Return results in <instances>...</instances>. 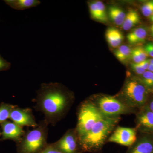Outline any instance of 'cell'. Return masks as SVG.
Listing matches in <instances>:
<instances>
[{
  "label": "cell",
  "instance_id": "f1b7e54d",
  "mask_svg": "<svg viewBox=\"0 0 153 153\" xmlns=\"http://www.w3.org/2000/svg\"><path fill=\"white\" fill-rule=\"evenodd\" d=\"M131 57L134 61V63H140V59L139 57L137 55L136 52L134 50V49H131Z\"/></svg>",
  "mask_w": 153,
  "mask_h": 153
},
{
  "label": "cell",
  "instance_id": "30bf717a",
  "mask_svg": "<svg viewBox=\"0 0 153 153\" xmlns=\"http://www.w3.org/2000/svg\"><path fill=\"white\" fill-rule=\"evenodd\" d=\"M3 140H11L19 142L24 135L25 131L23 127L13 122L6 121L1 124Z\"/></svg>",
  "mask_w": 153,
  "mask_h": 153
},
{
  "label": "cell",
  "instance_id": "ac0fdd59",
  "mask_svg": "<svg viewBox=\"0 0 153 153\" xmlns=\"http://www.w3.org/2000/svg\"><path fill=\"white\" fill-rule=\"evenodd\" d=\"M131 49L126 45H122L115 51L114 55L121 62L127 61L131 55Z\"/></svg>",
  "mask_w": 153,
  "mask_h": 153
},
{
  "label": "cell",
  "instance_id": "836d02e7",
  "mask_svg": "<svg viewBox=\"0 0 153 153\" xmlns=\"http://www.w3.org/2000/svg\"><path fill=\"white\" fill-rule=\"evenodd\" d=\"M150 19L152 22H153V13L152 14V16L149 17Z\"/></svg>",
  "mask_w": 153,
  "mask_h": 153
},
{
  "label": "cell",
  "instance_id": "3957f363",
  "mask_svg": "<svg viewBox=\"0 0 153 153\" xmlns=\"http://www.w3.org/2000/svg\"><path fill=\"white\" fill-rule=\"evenodd\" d=\"M49 125L44 120L38 126L25 131L21 140L16 143L17 153H39L47 146Z\"/></svg>",
  "mask_w": 153,
  "mask_h": 153
},
{
  "label": "cell",
  "instance_id": "2e32d148",
  "mask_svg": "<svg viewBox=\"0 0 153 153\" xmlns=\"http://www.w3.org/2000/svg\"><path fill=\"white\" fill-rule=\"evenodd\" d=\"M140 15L137 11L134 10H130L126 14L125 19L122 27L125 31H128L140 22Z\"/></svg>",
  "mask_w": 153,
  "mask_h": 153
},
{
  "label": "cell",
  "instance_id": "52a82bcc",
  "mask_svg": "<svg viewBox=\"0 0 153 153\" xmlns=\"http://www.w3.org/2000/svg\"><path fill=\"white\" fill-rule=\"evenodd\" d=\"M54 146L63 153H83L75 129L67 131Z\"/></svg>",
  "mask_w": 153,
  "mask_h": 153
},
{
  "label": "cell",
  "instance_id": "1f68e13d",
  "mask_svg": "<svg viewBox=\"0 0 153 153\" xmlns=\"http://www.w3.org/2000/svg\"><path fill=\"white\" fill-rule=\"evenodd\" d=\"M148 71L153 72V64H150L148 69Z\"/></svg>",
  "mask_w": 153,
  "mask_h": 153
},
{
  "label": "cell",
  "instance_id": "d590c367",
  "mask_svg": "<svg viewBox=\"0 0 153 153\" xmlns=\"http://www.w3.org/2000/svg\"><path fill=\"white\" fill-rule=\"evenodd\" d=\"M1 135V132H0V136Z\"/></svg>",
  "mask_w": 153,
  "mask_h": 153
},
{
  "label": "cell",
  "instance_id": "8fae6325",
  "mask_svg": "<svg viewBox=\"0 0 153 153\" xmlns=\"http://www.w3.org/2000/svg\"><path fill=\"white\" fill-rule=\"evenodd\" d=\"M137 123L140 128L147 131H153V113L148 106L138 114Z\"/></svg>",
  "mask_w": 153,
  "mask_h": 153
},
{
  "label": "cell",
  "instance_id": "4fadbf2b",
  "mask_svg": "<svg viewBox=\"0 0 153 153\" xmlns=\"http://www.w3.org/2000/svg\"><path fill=\"white\" fill-rule=\"evenodd\" d=\"M105 37L109 45L113 48L119 47L123 40L122 33L116 28H109L106 30Z\"/></svg>",
  "mask_w": 153,
  "mask_h": 153
},
{
  "label": "cell",
  "instance_id": "484cf974",
  "mask_svg": "<svg viewBox=\"0 0 153 153\" xmlns=\"http://www.w3.org/2000/svg\"><path fill=\"white\" fill-rule=\"evenodd\" d=\"M131 67L133 70L137 74L139 75H142L146 71L139 63H131Z\"/></svg>",
  "mask_w": 153,
  "mask_h": 153
},
{
  "label": "cell",
  "instance_id": "7c38bea8",
  "mask_svg": "<svg viewBox=\"0 0 153 153\" xmlns=\"http://www.w3.org/2000/svg\"><path fill=\"white\" fill-rule=\"evenodd\" d=\"M126 153H153V141L148 139L140 140L129 147Z\"/></svg>",
  "mask_w": 153,
  "mask_h": 153
},
{
  "label": "cell",
  "instance_id": "83f0119b",
  "mask_svg": "<svg viewBox=\"0 0 153 153\" xmlns=\"http://www.w3.org/2000/svg\"><path fill=\"white\" fill-rule=\"evenodd\" d=\"M144 49H145L148 56H150L153 58V46L151 42L146 44Z\"/></svg>",
  "mask_w": 153,
  "mask_h": 153
},
{
  "label": "cell",
  "instance_id": "4dcf8cb0",
  "mask_svg": "<svg viewBox=\"0 0 153 153\" xmlns=\"http://www.w3.org/2000/svg\"><path fill=\"white\" fill-rule=\"evenodd\" d=\"M148 107H149V109L153 113V100L150 103Z\"/></svg>",
  "mask_w": 153,
  "mask_h": 153
},
{
  "label": "cell",
  "instance_id": "7a4b0ae2",
  "mask_svg": "<svg viewBox=\"0 0 153 153\" xmlns=\"http://www.w3.org/2000/svg\"><path fill=\"white\" fill-rule=\"evenodd\" d=\"M119 119V116L105 117L97 122L87 134L79 139L83 152H100Z\"/></svg>",
  "mask_w": 153,
  "mask_h": 153
},
{
  "label": "cell",
  "instance_id": "d6986e66",
  "mask_svg": "<svg viewBox=\"0 0 153 153\" xmlns=\"http://www.w3.org/2000/svg\"><path fill=\"white\" fill-rule=\"evenodd\" d=\"M15 105L2 103L0 105V124L7 120Z\"/></svg>",
  "mask_w": 153,
  "mask_h": 153
},
{
  "label": "cell",
  "instance_id": "8992f818",
  "mask_svg": "<svg viewBox=\"0 0 153 153\" xmlns=\"http://www.w3.org/2000/svg\"><path fill=\"white\" fill-rule=\"evenodd\" d=\"M94 104L102 114L106 117H117L130 111V108L124 102L110 96L101 97Z\"/></svg>",
  "mask_w": 153,
  "mask_h": 153
},
{
  "label": "cell",
  "instance_id": "d6a6232c",
  "mask_svg": "<svg viewBox=\"0 0 153 153\" xmlns=\"http://www.w3.org/2000/svg\"><path fill=\"white\" fill-rule=\"evenodd\" d=\"M150 64H153V58L152 59H149Z\"/></svg>",
  "mask_w": 153,
  "mask_h": 153
},
{
  "label": "cell",
  "instance_id": "7402d4cb",
  "mask_svg": "<svg viewBox=\"0 0 153 153\" xmlns=\"http://www.w3.org/2000/svg\"><path fill=\"white\" fill-rule=\"evenodd\" d=\"M94 3L98 9L100 18V22H107L108 17L104 4L100 1H96L94 2Z\"/></svg>",
  "mask_w": 153,
  "mask_h": 153
},
{
  "label": "cell",
  "instance_id": "9c48e42d",
  "mask_svg": "<svg viewBox=\"0 0 153 153\" xmlns=\"http://www.w3.org/2000/svg\"><path fill=\"white\" fill-rule=\"evenodd\" d=\"M137 140L135 129L118 127L108 138V141L130 147Z\"/></svg>",
  "mask_w": 153,
  "mask_h": 153
},
{
  "label": "cell",
  "instance_id": "cb8c5ba5",
  "mask_svg": "<svg viewBox=\"0 0 153 153\" xmlns=\"http://www.w3.org/2000/svg\"><path fill=\"white\" fill-rule=\"evenodd\" d=\"M39 153H63L54 146L53 143H48L47 146Z\"/></svg>",
  "mask_w": 153,
  "mask_h": 153
},
{
  "label": "cell",
  "instance_id": "6da1fadb",
  "mask_svg": "<svg viewBox=\"0 0 153 153\" xmlns=\"http://www.w3.org/2000/svg\"><path fill=\"white\" fill-rule=\"evenodd\" d=\"M72 100V96L58 82L43 83L33 101L34 108L44 114V120L54 126L62 120Z\"/></svg>",
  "mask_w": 153,
  "mask_h": 153
},
{
  "label": "cell",
  "instance_id": "4316f807",
  "mask_svg": "<svg viewBox=\"0 0 153 153\" xmlns=\"http://www.w3.org/2000/svg\"><path fill=\"white\" fill-rule=\"evenodd\" d=\"M10 63L0 56V71L7 70L10 68Z\"/></svg>",
  "mask_w": 153,
  "mask_h": 153
},
{
  "label": "cell",
  "instance_id": "ffe728a7",
  "mask_svg": "<svg viewBox=\"0 0 153 153\" xmlns=\"http://www.w3.org/2000/svg\"><path fill=\"white\" fill-rule=\"evenodd\" d=\"M141 82L146 87H153V72L146 71L142 75Z\"/></svg>",
  "mask_w": 153,
  "mask_h": 153
},
{
  "label": "cell",
  "instance_id": "44dd1931",
  "mask_svg": "<svg viewBox=\"0 0 153 153\" xmlns=\"http://www.w3.org/2000/svg\"><path fill=\"white\" fill-rule=\"evenodd\" d=\"M141 10L144 16L149 18L153 13V0L144 3L141 8Z\"/></svg>",
  "mask_w": 153,
  "mask_h": 153
},
{
  "label": "cell",
  "instance_id": "5b68a950",
  "mask_svg": "<svg viewBox=\"0 0 153 153\" xmlns=\"http://www.w3.org/2000/svg\"><path fill=\"white\" fill-rule=\"evenodd\" d=\"M122 95L128 106L136 107L143 106L146 103L148 92L141 82L135 79H129L125 84Z\"/></svg>",
  "mask_w": 153,
  "mask_h": 153
},
{
  "label": "cell",
  "instance_id": "277c9868",
  "mask_svg": "<svg viewBox=\"0 0 153 153\" xmlns=\"http://www.w3.org/2000/svg\"><path fill=\"white\" fill-rule=\"evenodd\" d=\"M105 117H106L102 114L93 102L87 100L82 102L77 112V123L75 128L79 139Z\"/></svg>",
  "mask_w": 153,
  "mask_h": 153
},
{
  "label": "cell",
  "instance_id": "603a6c76",
  "mask_svg": "<svg viewBox=\"0 0 153 153\" xmlns=\"http://www.w3.org/2000/svg\"><path fill=\"white\" fill-rule=\"evenodd\" d=\"M88 7H89L90 15L92 19L100 21V18L98 9H97V7L96 5L94 2L89 3Z\"/></svg>",
  "mask_w": 153,
  "mask_h": 153
},
{
  "label": "cell",
  "instance_id": "d4e9b609",
  "mask_svg": "<svg viewBox=\"0 0 153 153\" xmlns=\"http://www.w3.org/2000/svg\"><path fill=\"white\" fill-rule=\"evenodd\" d=\"M136 52L137 55L139 57L141 61H143L144 60H146L147 58L148 57L147 54L145 51V49L141 47H137L133 49Z\"/></svg>",
  "mask_w": 153,
  "mask_h": 153
},
{
  "label": "cell",
  "instance_id": "e575fe53",
  "mask_svg": "<svg viewBox=\"0 0 153 153\" xmlns=\"http://www.w3.org/2000/svg\"><path fill=\"white\" fill-rule=\"evenodd\" d=\"M151 32H152V33L153 34V24L152 25V27H151Z\"/></svg>",
  "mask_w": 153,
  "mask_h": 153
},
{
  "label": "cell",
  "instance_id": "5bb4252c",
  "mask_svg": "<svg viewBox=\"0 0 153 153\" xmlns=\"http://www.w3.org/2000/svg\"><path fill=\"white\" fill-rule=\"evenodd\" d=\"M5 1L11 7L19 10L36 7L41 4L38 0H9Z\"/></svg>",
  "mask_w": 153,
  "mask_h": 153
},
{
  "label": "cell",
  "instance_id": "9a60e30c",
  "mask_svg": "<svg viewBox=\"0 0 153 153\" xmlns=\"http://www.w3.org/2000/svg\"><path fill=\"white\" fill-rule=\"evenodd\" d=\"M147 32L144 28L138 27L132 30L127 36L129 43L131 44H139L145 41Z\"/></svg>",
  "mask_w": 153,
  "mask_h": 153
},
{
  "label": "cell",
  "instance_id": "8d00e7d4",
  "mask_svg": "<svg viewBox=\"0 0 153 153\" xmlns=\"http://www.w3.org/2000/svg\"><path fill=\"white\" fill-rule=\"evenodd\" d=\"M151 43H152V46H153V42H151Z\"/></svg>",
  "mask_w": 153,
  "mask_h": 153
},
{
  "label": "cell",
  "instance_id": "f546056e",
  "mask_svg": "<svg viewBox=\"0 0 153 153\" xmlns=\"http://www.w3.org/2000/svg\"><path fill=\"white\" fill-rule=\"evenodd\" d=\"M139 64L143 67L145 70H148L149 66L150 63L149 59H146V60L142 61L140 63H139Z\"/></svg>",
  "mask_w": 153,
  "mask_h": 153
},
{
  "label": "cell",
  "instance_id": "e0dca14e",
  "mask_svg": "<svg viewBox=\"0 0 153 153\" xmlns=\"http://www.w3.org/2000/svg\"><path fill=\"white\" fill-rule=\"evenodd\" d=\"M109 15L113 22L118 26H122L126 14L121 9L116 7H110Z\"/></svg>",
  "mask_w": 153,
  "mask_h": 153
},
{
  "label": "cell",
  "instance_id": "ba28073f",
  "mask_svg": "<svg viewBox=\"0 0 153 153\" xmlns=\"http://www.w3.org/2000/svg\"><path fill=\"white\" fill-rule=\"evenodd\" d=\"M9 119L23 127L28 126L35 128L38 125L33 114V110L29 108H21L15 106L11 111Z\"/></svg>",
  "mask_w": 153,
  "mask_h": 153
}]
</instances>
